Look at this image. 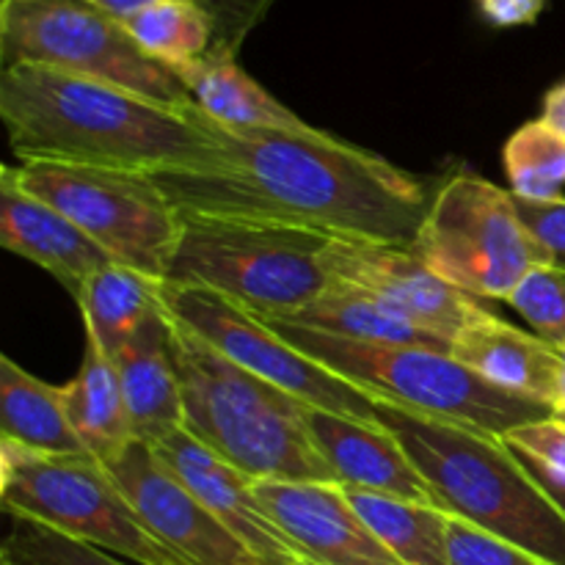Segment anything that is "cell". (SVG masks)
Masks as SVG:
<instances>
[{"instance_id": "obj_22", "label": "cell", "mask_w": 565, "mask_h": 565, "mask_svg": "<svg viewBox=\"0 0 565 565\" xmlns=\"http://www.w3.org/2000/svg\"><path fill=\"white\" fill-rule=\"evenodd\" d=\"M64 406L81 445L99 463L116 461L136 441L116 362L88 337L81 370L64 386Z\"/></svg>"}, {"instance_id": "obj_6", "label": "cell", "mask_w": 565, "mask_h": 565, "mask_svg": "<svg viewBox=\"0 0 565 565\" xmlns=\"http://www.w3.org/2000/svg\"><path fill=\"white\" fill-rule=\"evenodd\" d=\"M268 326L279 331L290 345H296L298 351L362 390L373 401L397 403L412 412L450 419V423L491 436H505L519 425L552 417L546 406L522 401L486 384L450 351L356 342L287 323Z\"/></svg>"}, {"instance_id": "obj_4", "label": "cell", "mask_w": 565, "mask_h": 565, "mask_svg": "<svg viewBox=\"0 0 565 565\" xmlns=\"http://www.w3.org/2000/svg\"><path fill=\"white\" fill-rule=\"evenodd\" d=\"M169 320L185 412L182 428L193 439L252 480L337 483L303 423L307 403L237 367L191 329Z\"/></svg>"}, {"instance_id": "obj_26", "label": "cell", "mask_w": 565, "mask_h": 565, "mask_svg": "<svg viewBox=\"0 0 565 565\" xmlns=\"http://www.w3.org/2000/svg\"><path fill=\"white\" fill-rule=\"evenodd\" d=\"M119 22L143 53L169 70H180L224 50L218 20L196 0H158Z\"/></svg>"}, {"instance_id": "obj_15", "label": "cell", "mask_w": 565, "mask_h": 565, "mask_svg": "<svg viewBox=\"0 0 565 565\" xmlns=\"http://www.w3.org/2000/svg\"><path fill=\"white\" fill-rule=\"evenodd\" d=\"M160 461L196 494V500L263 565H296L298 552L254 494L248 475L232 467L185 428L152 445Z\"/></svg>"}, {"instance_id": "obj_9", "label": "cell", "mask_w": 565, "mask_h": 565, "mask_svg": "<svg viewBox=\"0 0 565 565\" xmlns=\"http://www.w3.org/2000/svg\"><path fill=\"white\" fill-rule=\"evenodd\" d=\"M414 254L472 298L508 301L546 257L519 215L516 196L475 171H458L428 204Z\"/></svg>"}, {"instance_id": "obj_11", "label": "cell", "mask_w": 565, "mask_h": 565, "mask_svg": "<svg viewBox=\"0 0 565 565\" xmlns=\"http://www.w3.org/2000/svg\"><path fill=\"white\" fill-rule=\"evenodd\" d=\"M160 303L185 329L202 337L207 345L224 353L237 367L248 370L257 379L268 381L276 390L287 392L296 401L320 412L340 414L362 425L384 428L375 412V401L362 390L351 386L298 351L276 329H270L257 315L246 312L237 303L226 301L218 292L202 287L160 285Z\"/></svg>"}, {"instance_id": "obj_16", "label": "cell", "mask_w": 565, "mask_h": 565, "mask_svg": "<svg viewBox=\"0 0 565 565\" xmlns=\"http://www.w3.org/2000/svg\"><path fill=\"white\" fill-rule=\"evenodd\" d=\"M0 246L47 270L72 298L99 268L116 263L64 213L22 191L14 166L0 171Z\"/></svg>"}, {"instance_id": "obj_17", "label": "cell", "mask_w": 565, "mask_h": 565, "mask_svg": "<svg viewBox=\"0 0 565 565\" xmlns=\"http://www.w3.org/2000/svg\"><path fill=\"white\" fill-rule=\"evenodd\" d=\"M303 423L340 486L441 508L425 475L386 428H373L312 406H307Z\"/></svg>"}, {"instance_id": "obj_21", "label": "cell", "mask_w": 565, "mask_h": 565, "mask_svg": "<svg viewBox=\"0 0 565 565\" xmlns=\"http://www.w3.org/2000/svg\"><path fill=\"white\" fill-rule=\"evenodd\" d=\"M268 323L301 326V329L323 331V334L345 337L356 342H381V345H423L436 351H450L445 340L425 331L395 307L375 298L373 292L359 287L334 281L323 296L301 307L298 312L287 315L285 320H268Z\"/></svg>"}, {"instance_id": "obj_31", "label": "cell", "mask_w": 565, "mask_h": 565, "mask_svg": "<svg viewBox=\"0 0 565 565\" xmlns=\"http://www.w3.org/2000/svg\"><path fill=\"white\" fill-rule=\"evenodd\" d=\"M502 441L516 456L530 458V461L541 463V467L565 478V423H561V419L546 417L535 419V423H524L519 428L508 430Z\"/></svg>"}, {"instance_id": "obj_27", "label": "cell", "mask_w": 565, "mask_h": 565, "mask_svg": "<svg viewBox=\"0 0 565 565\" xmlns=\"http://www.w3.org/2000/svg\"><path fill=\"white\" fill-rule=\"evenodd\" d=\"M511 193L527 202H550L563 196L565 185V136L546 121H524L502 147Z\"/></svg>"}, {"instance_id": "obj_28", "label": "cell", "mask_w": 565, "mask_h": 565, "mask_svg": "<svg viewBox=\"0 0 565 565\" xmlns=\"http://www.w3.org/2000/svg\"><path fill=\"white\" fill-rule=\"evenodd\" d=\"M0 563L6 565H136L119 555L83 544L25 519H11Z\"/></svg>"}, {"instance_id": "obj_20", "label": "cell", "mask_w": 565, "mask_h": 565, "mask_svg": "<svg viewBox=\"0 0 565 565\" xmlns=\"http://www.w3.org/2000/svg\"><path fill=\"white\" fill-rule=\"evenodd\" d=\"M185 83L193 105L215 125L232 130H303L307 121L298 119L285 103L259 86L235 61L232 50H215L193 64L174 70Z\"/></svg>"}, {"instance_id": "obj_37", "label": "cell", "mask_w": 565, "mask_h": 565, "mask_svg": "<svg viewBox=\"0 0 565 565\" xmlns=\"http://www.w3.org/2000/svg\"><path fill=\"white\" fill-rule=\"evenodd\" d=\"M296 565H315V563H309V561H303V557H298Z\"/></svg>"}, {"instance_id": "obj_30", "label": "cell", "mask_w": 565, "mask_h": 565, "mask_svg": "<svg viewBox=\"0 0 565 565\" xmlns=\"http://www.w3.org/2000/svg\"><path fill=\"white\" fill-rule=\"evenodd\" d=\"M447 550H450V565H546L519 546L508 544L452 513L447 522Z\"/></svg>"}, {"instance_id": "obj_18", "label": "cell", "mask_w": 565, "mask_h": 565, "mask_svg": "<svg viewBox=\"0 0 565 565\" xmlns=\"http://www.w3.org/2000/svg\"><path fill=\"white\" fill-rule=\"evenodd\" d=\"M450 353L486 384L550 412L555 406L563 375L561 348L505 323L489 309L458 331Z\"/></svg>"}, {"instance_id": "obj_10", "label": "cell", "mask_w": 565, "mask_h": 565, "mask_svg": "<svg viewBox=\"0 0 565 565\" xmlns=\"http://www.w3.org/2000/svg\"><path fill=\"white\" fill-rule=\"evenodd\" d=\"M22 191L81 226L119 265L166 281L182 232V213L141 171L31 160L14 169Z\"/></svg>"}, {"instance_id": "obj_33", "label": "cell", "mask_w": 565, "mask_h": 565, "mask_svg": "<svg viewBox=\"0 0 565 565\" xmlns=\"http://www.w3.org/2000/svg\"><path fill=\"white\" fill-rule=\"evenodd\" d=\"M475 6L491 28H522L533 25L550 0H475Z\"/></svg>"}, {"instance_id": "obj_14", "label": "cell", "mask_w": 565, "mask_h": 565, "mask_svg": "<svg viewBox=\"0 0 565 565\" xmlns=\"http://www.w3.org/2000/svg\"><path fill=\"white\" fill-rule=\"evenodd\" d=\"M259 505L315 565H403L375 539L340 483L257 480Z\"/></svg>"}, {"instance_id": "obj_24", "label": "cell", "mask_w": 565, "mask_h": 565, "mask_svg": "<svg viewBox=\"0 0 565 565\" xmlns=\"http://www.w3.org/2000/svg\"><path fill=\"white\" fill-rule=\"evenodd\" d=\"M160 285L163 281L119 263L99 268L75 298L88 340L97 342L110 359L119 356L149 318L160 312Z\"/></svg>"}, {"instance_id": "obj_38", "label": "cell", "mask_w": 565, "mask_h": 565, "mask_svg": "<svg viewBox=\"0 0 565 565\" xmlns=\"http://www.w3.org/2000/svg\"><path fill=\"white\" fill-rule=\"evenodd\" d=\"M0 565H6V563H0Z\"/></svg>"}, {"instance_id": "obj_13", "label": "cell", "mask_w": 565, "mask_h": 565, "mask_svg": "<svg viewBox=\"0 0 565 565\" xmlns=\"http://www.w3.org/2000/svg\"><path fill=\"white\" fill-rule=\"evenodd\" d=\"M326 263L334 281L373 292L447 345H452L463 326L486 312L478 298L447 285L408 246L331 237Z\"/></svg>"}, {"instance_id": "obj_1", "label": "cell", "mask_w": 565, "mask_h": 565, "mask_svg": "<svg viewBox=\"0 0 565 565\" xmlns=\"http://www.w3.org/2000/svg\"><path fill=\"white\" fill-rule=\"evenodd\" d=\"M213 127L221 141L213 163L149 174L182 215L259 221L337 241L412 248L430 202L408 171L309 125Z\"/></svg>"}, {"instance_id": "obj_8", "label": "cell", "mask_w": 565, "mask_h": 565, "mask_svg": "<svg viewBox=\"0 0 565 565\" xmlns=\"http://www.w3.org/2000/svg\"><path fill=\"white\" fill-rule=\"evenodd\" d=\"M0 64L3 70L50 66L127 88L169 108H193L174 70L143 53L119 20L83 0H3Z\"/></svg>"}, {"instance_id": "obj_2", "label": "cell", "mask_w": 565, "mask_h": 565, "mask_svg": "<svg viewBox=\"0 0 565 565\" xmlns=\"http://www.w3.org/2000/svg\"><path fill=\"white\" fill-rule=\"evenodd\" d=\"M0 119L22 163L97 166L154 174L213 163L221 141L193 108H169L110 83L50 66L0 72Z\"/></svg>"}, {"instance_id": "obj_12", "label": "cell", "mask_w": 565, "mask_h": 565, "mask_svg": "<svg viewBox=\"0 0 565 565\" xmlns=\"http://www.w3.org/2000/svg\"><path fill=\"white\" fill-rule=\"evenodd\" d=\"M105 467L149 533L188 565H263L160 461L152 445L132 441Z\"/></svg>"}, {"instance_id": "obj_34", "label": "cell", "mask_w": 565, "mask_h": 565, "mask_svg": "<svg viewBox=\"0 0 565 565\" xmlns=\"http://www.w3.org/2000/svg\"><path fill=\"white\" fill-rule=\"evenodd\" d=\"M541 121L565 136V81L555 83L541 99Z\"/></svg>"}, {"instance_id": "obj_19", "label": "cell", "mask_w": 565, "mask_h": 565, "mask_svg": "<svg viewBox=\"0 0 565 565\" xmlns=\"http://www.w3.org/2000/svg\"><path fill=\"white\" fill-rule=\"evenodd\" d=\"M114 362L119 370L132 439L158 445L160 439L180 430L185 412L180 379L171 359V320L163 303Z\"/></svg>"}, {"instance_id": "obj_29", "label": "cell", "mask_w": 565, "mask_h": 565, "mask_svg": "<svg viewBox=\"0 0 565 565\" xmlns=\"http://www.w3.org/2000/svg\"><path fill=\"white\" fill-rule=\"evenodd\" d=\"M508 307L516 309L533 334L550 345L565 348V276L552 268H535L508 296Z\"/></svg>"}, {"instance_id": "obj_25", "label": "cell", "mask_w": 565, "mask_h": 565, "mask_svg": "<svg viewBox=\"0 0 565 565\" xmlns=\"http://www.w3.org/2000/svg\"><path fill=\"white\" fill-rule=\"evenodd\" d=\"M345 494L375 539L403 565H450V550H447L450 513L423 502L373 494V491L345 489Z\"/></svg>"}, {"instance_id": "obj_5", "label": "cell", "mask_w": 565, "mask_h": 565, "mask_svg": "<svg viewBox=\"0 0 565 565\" xmlns=\"http://www.w3.org/2000/svg\"><path fill=\"white\" fill-rule=\"evenodd\" d=\"M329 241L292 226L182 215L166 281L218 292L263 320H285L334 285Z\"/></svg>"}, {"instance_id": "obj_32", "label": "cell", "mask_w": 565, "mask_h": 565, "mask_svg": "<svg viewBox=\"0 0 565 565\" xmlns=\"http://www.w3.org/2000/svg\"><path fill=\"white\" fill-rule=\"evenodd\" d=\"M519 215L546 257V268L565 276V196L550 202H527L516 196Z\"/></svg>"}, {"instance_id": "obj_23", "label": "cell", "mask_w": 565, "mask_h": 565, "mask_svg": "<svg viewBox=\"0 0 565 565\" xmlns=\"http://www.w3.org/2000/svg\"><path fill=\"white\" fill-rule=\"evenodd\" d=\"M0 436L50 456H83L64 406V386L36 379L11 356H0Z\"/></svg>"}, {"instance_id": "obj_36", "label": "cell", "mask_w": 565, "mask_h": 565, "mask_svg": "<svg viewBox=\"0 0 565 565\" xmlns=\"http://www.w3.org/2000/svg\"><path fill=\"white\" fill-rule=\"evenodd\" d=\"M563 375H561V386H557V397H555V406H552V417L561 419L565 423V348H563Z\"/></svg>"}, {"instance_id": "obj_7", "label": "cell", "mask_w": 565, "mask_h": 565, "mask_svg": "<svg viewBox=\"0 0 565 565\" xmlns=\"http://www.w3.org/2000/svg\"><path fill=\"white\" fill-rule=\"evenodd\" d=\"M0 502L61 535L99 546L136 565H188L160 544L97 458L50 456L0 436Z\"/></svg>"}, {"instance_id": "obj_35", "label": "cell", "mask_w": 565, "mask_h": 565, "mask_svg": "<svg viewBox=\"0 0 565 565\" xmlns=\"http://www.w3.org/2000/svg\"><path fill=\"white\" fill-rule=\"evenodd\" d=\"M519 458H522V456H519ZM522 463H524V467H527V472L533 475L535 480H539L541 489H544L546 494H550V500L555 502V505L565 513V478H563V475L552 472V469L541 467V463L530 461V458H522Z\"/></svg>"}, {"instance_id": "obj_3", "label": "cell", "mask_w": 565, "mask_h": 565, "mask_svg": "<svg viewBox=\"0 0 565 565\" xmlns=\"http://www.w3.org/2000/svg\"><path fill=\"white\" fill-rule=\"evenodd\" d=\"M375 412L447 513L519 546L535 561L565 565V513L502 436L386 401H375Z\"/></svg>"}]
</instances>
